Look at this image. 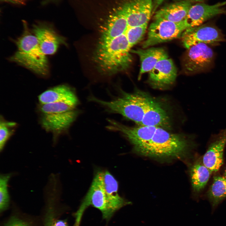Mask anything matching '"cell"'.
<instances>
[{
	"label": "cell",
	"mask_w": 226,
	"mask_h": 226,
	"mask_svg": "<svg viewBox=\"0 0 226 226\" xmlns=\"http://www.w3.org/2000/svg\"><path fill=\"white\" fill-rule=\"evenodd\" d=\"M23 23V33L15 40L17 50L9 58V60L40 76H47L49 73V67L46 55L26 23Z\"/></svg>",
	"instance_id": "cell-2"
},
{
	"label": "cell",
	"mask_w": 226,
	"mask_h": 226,
	"mask_svg": "<svg viewBox=\"0 0 226 226\" xmlns=\"http://www.w3.org/2000/svg\"><path fill=\"white\" fill-rule=\"evenodd\" d=\"M11 176L10 174L1 175L0 177V210H5L8 206L9 196L8 191V183Z\"/></svg>",
	"instance_id": "cell-23"
},
{
	"label": "cell",
	"mask_w": 226,
	"mask_h": 226,
	"mask_svg": "<svg viewBox=\"0 0 226 226\" xmlns=\"http://www.w3.org/2000/svg\"><path fill=\"white\" fill-rule=\"evenodd\" d=\"M187 49L183 60L186 74L193 75L205 72L213 67L215 53L207 44L199 43Z\"/></svg>",
	"instance_id": "cell-6"
},
{
	"label": "cell",
	"mask_w": 226,
	"mask_h": 226,
	"mask_svg": "<svg viewBox=\"0 0 226 226\" xmlns=\"http://www.w3.org/2000/svg\"><path fill=\"white\" fill-rule=\"evenodd\" d=\"M108 198L121 208L130 204L128 202L121 197L118 193V183L108 171L99 170L95 174Z\"/></svg>",
	"instance_id": "cell-15"
},
{
	"label": "cell",
	"mask_w": 226,
	"mask_h": 226,
	"mask_svg": "<svg viewBox=\"0 0 226 226\" xmlns=\"http://www.w3.org/2000/svg\"><path fill=\"white\" fill-rule=\"evenodd\" d=\"M224 177L226 178V168L225 170V171L224 174Z\"/></svg>",
	"instance_id": "cell-29"
},
{
	"label": "cell",
	"mask_w": 226,
	"mask_h": 226,
	"mask_svg": "<svg viewBox=\"0 0 226 226\" xmlns=\"http://www.w3.org/2000/svg\"><path fill=\"white\" fill-rule=\"evenodd\" d=\"M6 226H29L25 222L16 218H12Z\"/></svg>",
	"instance_id": "cell-24"
},
{
	"label": "cell",
	"mask_w": 226,
	"mask_h": 226,
	"mask_svg": "<svg viewBox=\"0 0 226 226\" xmlns=\"http://www.w3.org/2000/svg\"><path fill=\"white\" fill-rule=\"evenodd\" d=\"M226 146V127L210 137L202 162L211 173L218 171L223 164V153Z\"/></svg>",
	"instance_id": "cell-9"
},
{
	"label": "cell",
	"mask_w": 226,
	"mask_h": 226,
	"mask_svg": "<svg viewBox=\"0 0 226 226\" xmlns=\"http://www.w3.org/2000/svg\"><path fill=\"white\" fill-rule=\"evenodd\" d=\"M147 25L135 26H130L128 25L126 35L131 48L142 39L146 33Z\"/></svg>",
	"instance_id": "cell-22"
},
{
	"label": "cell",
	"mask_w": 226,
	"mask_h": 226,
	"mask_svg": "<svg viewBox=\"0 0 226 226\" xmlns=\"http://www.w3.org/2000/svg\"><path fill=\"white\" fill-rule=\"evenodd\" d=\"M152 8V0H134L121 7L130 26L148 24Z\"/></svg>",
	"instance_id": "cell-13"
},
{
	"label": "cell",
	"mask_w": 226,
	"mask_h": 226,
	"mask_svg": "<svg viewBox=\"0 0 226 226\" xmlns=\"http://www.w3.org/2000/svg\"><path fill=\"white\" fill-rule=\"evenodd\" d=\"M51 226H68L66 221L62 220H57L54 221Z\"/></svg>",
	"instance_id": "cell-25"
},
{
	"label": "cell",
	"mask_w": 226,
	"mask_h": 226,
	"mask_svg": "<svg viewBox=\"0 0 226 226\" xmlns=\"http://www.w3.org/2000/svg\"><path fill=\"white\" fill-rule=\"evenodd\" d=\"M196 146L194 135L172 133L158 126L151 137L133 148L140 155L156 159H168L184 158Z\"/></svg>",
	"instance_id": "cell-1"
},
{
	"label": "cell",
	"mask_w": 226,
	"mask_h": 226,
	"mask_svg": "<svg viewBox=\"0 0 226 226\" xmlns=\"http://www.w3.org/2000/svg\"><path fill=\"white\" fill-rule=\"evenodd\" d=\"M186 29L184 21L175 23L162 19H155L150 25L146 39L142 44L145 49L181 37Z\"/></svg>",
	"instance_id": "cell-7"
},
{
	"label": "cell",
	"mask_w": 226,
	"mask_h": 226,
	"mask_svg": "<svg viewBox=\"0 0 226 226\" xmlns=\"http://www.w3.org/2000/svg\"><path fill=\"white\" fill-rule=\"evenodd\" d=\"M3 2L17 4H24L25 3L27 0H1Z\"/></svg>",
	"instance_id": "cell-26"
},
{
	"label": "cell",
	"mask_w": 226,
	"mask_h": 226,
	"mask_svg": "<svg viewBox=\"0 0 226 226\" xmlns=\"http://www.w3.org/2000/svg\"><path fill=\"white\" fill-rule=\"evenodd\" d=\"M31 31L46 55L54 54L60 45L66 44L65 38L59 34L52 25L47 23L40 22L34 24Z\"/></svg>",
	"instance_id": "cell-10"
},
{
	"label": "cell",
	"mask_w": 226,
	"mask_h": 226,
	"mask_svg": "<svg viewBox=\"0 0 226 226\" xmlns=\"http://www.w3.org/2000/svg\"><path fill=\"white\" fill-rule=\"evenodd\" d=\"M188 1H182L167 6L157 11L154 19H162L175 23L184 21L191 6Z\"/></svg>",
	"instance_id": "cell-18"
},
{
	"label": "cell",
	"mask_w": 226,
	"mask_h": 226,
	"mask_svg": "<svg viewBox=\"0 0 226 226\" xmlns=\"http://www.w3.org/2000/svg\"><path fill=\"white\" fill-rule=\"evenodd\" d=\"M164 0H155V3L156 4V5L158 6L160 4H161Z\"/></svg>",
	"instance_id": "cell-27"
},
{
	"label": "cell",
	"mask_w": 226,
	"mask_h": 226,
	"mask_svg": "<svg viewBox=\"0 0 226 226\" xmlns=\"http://www.w3.org/2000/svg\"><path fill=\"white\" fill-rule=\"evenodd\" d=\"M92 206L99 209L103 218L108 221L120 208L107 197L97 178L94 176L88 192L75 213L73 226H79L82 217L85 209Z\"/></svg>",
	"instance_id": "cell-5"
},
{
	"label": "cell",
	"mask_w": 226,
	"mask_h": 226,
	"mask_svg": "<svg viewBox=\"0 0 226 226\" xmlns=\"http://www.w3.org/2000/svg\"><path fill=\"white\" fill-rule=\"evenodd\" d=\"M40 104L64 102L75 106L78 100L74 92L69 86L62 84L51 88L45 91L38 97Z\"/></svg>",
	"instance_id": "cell-14"
},
{
	"label": "cell",
	"mask_w": 226,
	"mask_h": 226,
	"mask_svg": "<svg viewBox=\"0 0 226 226\" xmlns=\"http://www.w3.org/2000/svg\"><path fill=\"white\" fill-rule=\"evenodd\" d=\"M151 98L143 93L122 92L120 95L110 101H105L93 96L89 100L101 105L108 112L120 114L140 126Z\"/></svg>",
	"instance_id": "cell-3"
},
{
	"label": "cell",
	"mask_w": 226,
	"mask_h": 226,
	"mask_svg": "<svg viewBox=\"0 0 226 226\" xmlns=\"http://www.w3.org/2000/svg\"><path fill=\"white\" fill-rule=\"evenodd\" d=\"M191 1H194L196 2H201L203 0H190Z\"/></svg>",
	"instance_id": "cell-28"
},
{
	"label": "cell",
	"mask_w": 226,
	"mask_h": 226,
	"mask_svg": "<svg viewBox=\"0 0 226 226\" xmlns=\"http://www.w3.org/2000/svg\"><path fill=\"white\" fill-rule=\"evenodd\" d=\"M190 173L193 191L198 194L204 188L211 173L202 161L198 160L191 166Z\"/></svg>",
	"instance_id": "cell-19"
},
{
	"label": "cell",
	"mask_w": 226,
	"mask_h": 226,
	"mask_svg": "<svg viewBox=\"0 0 226 226\" xmlns=\"http://www.w3.org/2000/svg\"><path fill=\"white\" fill-rule=\"evenodd\" d=\"M76 106L64 102L40 104L39 107L40 124L46 131L52 133L54 141L65 132L77 117Z\"/></svg>",
	"instance_id": "cell-4"
},
{
	"label": "cell",
	"mask_w": 226,
	"mask_h": 226,
	"mask_svg": "<svg viewBox=\"0 0 226 226\" xmlns=\"http://www.w3.org/2000/svg\"><path fill=\"white\" fill-rule=\"evenodd\" d=\"M181 38L183 45L186 49L199 43L216 45L226 40L221 30L210 24L187 29Z\"/></svg>",
	"instance_id": "cell-8"
},
{
	"label": "cell",
	"mask_w": 226,
	"mask_h": 226,
	"mask_svg": "<svg viewBox=\"0 0 226 226\" xmlns=\"http://www.w3.org/2000/svg\"><path fill=\"white\" fill-rule=\"evenodd\" d=\"M169 117L159 103L152 98L140 125L159 126L166 129L170 126Z\"/></svg>",
	"instance_id": "cell-16"
},
{
	"label": "cell",
	"mask_w": 226,
	"mask_h": 226,
	"mask_svg": "<svg viewBox=\"0 0 226 226\" xmlns=\"http://www.w3.org/2000/svg\"><path fill=\"white\" fill-rule=\"evenodd\" d=\"M226 1L213 5L198 3L191 5L184 21L186 29L198 26L217 15L226 13L223 7Z\"/></svg>",
	"instance_id": "cell-12"
},
{
	"label": "cell",
	"mask_w": 226,
	"mask_h": 226,
	"mask_svg": "<svg viewBox=\"0 0 226 226\" xmlns=\"http://www.w3.org/2000/svg\"><path fill=\"white\" fill-rule=\"evenodd\" d=\"M208 198L211 205L213 211L226 198V178L216 176L207 193Z\"/></svg>",
	"instance_id": "cell-20"
},
{
	"label": "cell",
	"mask_w": 226,
	"mask_h": 226,
	"mask_svg": "<svg viewBox=\"0 0 226 226\" xmlns=\"http://www.w3.org/2000/svg\"><path fill=\"white\" fill-rule=\"evenodd\" d=\"M17 123L5 120L1 118L0 122V150L1 151L7 141L13 134Z\"/></svg>",
	"instance_id": "cell-21"
},
{
	"label": "cell",
	"mask_w": 226,
	"mask_h": 226,
	"mask_svg": "<svg viewBox=\"0 0 226 226\" xmlns=\"http://www.w3.org/2000/svg\"><path fill=\"white\" fill-rule=\"evenodd\" d=\"M131 52L137 54L140 59L141 67L138 78H140L143 73L151 70L161 59L168 56L166 51L162 48L131 50Z\"/></svg>",
	"instance_id": "cell-17"
},
{
	"label": "cell",
	"mask_w": 226,
	"mask_h": 226,
	"mask_svg": "<svg viewBox=\"0 0 226 226\" xmlns=\"http://www.w3.org/2000/svg\"><path fill=\"white\" fill-rule=\"evenodd\" d=\"M177 75L175 65L168 56L159 60L149 72L148 81L153 88L163 89L173 84Z\"/></svg>",
	"instance_id": "cell-11"
}]
</instances>
